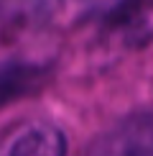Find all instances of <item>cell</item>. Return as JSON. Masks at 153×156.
I'll list each match as a JSON object with an SVG mask.
<instances>
[{
	"label": "cell",
	"instance_id": "obj_1",
	"mask_svg": "<svg viewBox=\"0 0 153 156\" xmlns=\"http://www.w3.org/2000/svg\"><path fill=\"white\" fill-rule=\"evenodd\" d=\"M89 156H153V113H135L100 136Z\"/></svg>",
	"mask_w": 153,
	"mask_h": 156
},
{
	"label": "cell",
	"instance_id": "obj_2",
	"mask_svg": "<svg viewBox=\"0 0 153 156\" xmlns=\"http://www.w3.org/2000/svg\"><path fill=\"white\" fill-rule=\"evenodd\" d=\"M8 156H66V138L49 126L31 128L13 144Z\"/></svg>",
	"mask_w": 153,
	"mask_h": 156
}]
</instances>
